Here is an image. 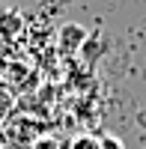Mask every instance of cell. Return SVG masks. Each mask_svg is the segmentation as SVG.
<instances>
[{
	"mask_svg": "<svg viewBox=\"0 0 146 149\" xmlns=\"http://www.w3.org/2000/svg\"><path fill=\"white\" fill-rule=\"evenodd\" d=\"M102 146H104V149H122V143L113 140V137H102Z\"/></svg>",
	"mask_w": 146,
	"mask_h": 149,
	"instance_id": "5b68a950",
	"label": "cell"
},
{
	"mask_svg": "<svg viewBox=\"0 0 146 149\" xmlns=\"http://www.w3.org/2000/svg\"><path fill=\"white\" fill-rule=\"evenodd\" d=\"M75 149H102V143L92 140V137H81V140L75 143Z\"/></svg>",
	"mask_w": 146,
	"mask_h": 149,
	"instance_id": "277c9868",
	"label": "cell"
},
{
	"mask_svg": "<svg viewBox=\"0 0 146 149\" xmlns=\"http://www.w3.org/2000/svg\"><path fill=\"white\" fill-rule=\"evenodd\" d=\"M18 27H21V18L15 12H3L0 15V30H18Z\"/></svg>",
	"mask_w": 146,
	"mask_h": 149,
	"instance_id": "3957f363",
	"label": "cell"
},
{
	"mask_svg": "<svg viewBox=\"0 0 146 149\" xmlns=\"http://www.w3.org/2000/svg\"><path fill=\"white\" fill-rule=\"evenodd\" d=\"M12 107H15V93L0 81V119H6L12 113Z\"/></svg>",
	"mask_w": 146,
	"mask_h": 149,
	"instance_id": "7a4b0ae2",
	"label": "cell"
},
{
	"mask_svg": "<svg viewBox=\"0 0 146 149\" xmlns=\"http://www.w3.org/2000/svg\"><path fill=\"white\" fill-rule=\"evenodd\" d=\"M83 39H87V30L83 27H78V24H66L63 27V33H60V51L63 54H75L78 48L83 45Z\"/></svg>",
	"mask_w": 146,
	"mask_h": 149,
	"instance_id": "6da1fadb",
	"label": "cell"
}]
</instances>
